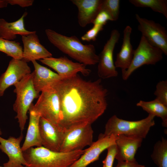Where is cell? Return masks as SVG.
<instances>
[{
	"mask_svg": "<svg viewBox=\"0 0 167 167\" xmlns=\"http://www.w3.org/2000/svg\"><path fill=\"white\" fill-rule=\"evenodd\" d=\"M99 79L86 80L78 74L62 78L50 87L56 91L60 105L59 126L65 131L92 124L107 106L108 90Z\"/></svg>",
	"mask_w": 167,
	"mask_h": 167,
	"instance_id": "1",
	"label": "cell"
},
{
	"mask_svg": "<svg viewBox=\"0 0 167 167\" xmlns=\"http://www.w3.org/2000/svg\"><path fill=\"white\" fill-rule=\"evenodd\" d=\"M45 32L52 44L79 63L85 66L98 63L99 56L93 45H84L75 36H67L51 29H46Z\"/></svg>",
	"mask_w": 167,
	"mask_h": 167,
	"instance_id": "2",
	"label": "cell"
},
{
	"mask_svg": "<svg viewBox=\"0 0 167 167\" xmlns=\"http://www.w3.org/2000/svg\"><path fill=\"white\" fill-rule=\"evenodd\" d=\"M84 150L70 152H57L42 146L32 147L23 152L25 167H69L83 153Z\"/></svg>",
	"mask_w": 167,
	"mask_h": 167,
	"instance_id": "3",
	"label": "cell"
},
{
	"mask_svg": "<svg viewBox=\"0 0 167 167\" xmlns=\"http://www.w3.org/2000/svg\"><path fill=\"white\" fill-rule=\"evenodd\" d=\"M33 71L14 85V92L16 94V98L13 109L16 113L15 118L18 120L21 132L24 130L28 119V111L34 99L38 98L40 95L33 84Z\"/></svg>",
	"mask_w": 167,
	"mask_h": 167,
	"instance_id": "4",
	"label": "cell"
},
{
	"mask_svg": "<svg viewBox=\"0 0 167 167\" xmlns=\"http://www.w3.org/2000/svg\"><path fill=\"white\" fill-rule=\"evenodd\" d=\"M155 117L149 114L145 118L136 121H130L112 116L107 122L105 126L104 137L119 135H135L145 138L150 128L155 124Z\"/></svg>",
	"mask_w": 167,
	"mask_h": 167,
	"instance_id": "5",
	"label": "cell"
},
{
	"mask_svg": "<svg viewBox=\"0 0 167 167\" xmlns=\"http://www.w3.org/2000/svg\"><path fill=\"white\" fill-rule=\"evenodd\" d=\"M163 52L152 45L142 35L137 48L134 50L131 63L127 70L122 73V79L126 80L137 69L144 65H155L163 58Z\"/></svg>",
	"mask_w": 167,
	"mask_h": 167,
	"instance_id": "6",
	"label": "cell"
},
{
	"mask_svg": "<svg viewBox=\"0 0 167 167\" xmlns=\"http://www.w3.org/2000/svg\"><path fill=\"white\" fill-rule=\"evenodd\" d=\"M33 110L49 122L59 125L60 105L56 91L50 87L41 92L36 104L31 105Z\"/></svg>",
	"mask_w": 167,
	"mask_h": 167,
	"instance_id": "7",
	"label": "cell"
},
{
	"mask_svg": "<svg viewBox=\"0 0 167 167\" xmlns=\"http://www.w3.org/2000/svg\"><path fill=\"white\" fill-rule=\"evenodd\" d=\"M92 124L78 126L66 131L60 152H67L83 150L93 142V131Z\"/></svg>",
	"mask_w": 167,
	"mask_h": 167,
	"instance_id": "8",
	"label": "cell"
},
{
	"mask_svg": "<svg viewBox=\"0 0 167 167\" xmlns=\"http://www.w3.org/2000/svg\"><path fill=\"white\" fill-rule=\"evenodd\" d=\"M135 17L139 23L138 30L152 45L167 55V32L165 27L154 21L142 18L138 14Z\"/></svg>",
	"mask_w": 167,
	"mask_h": 167,
	"instance_id": "9",
	"label": "cell"
},
{
	"mask_svg": "<svg viewBox=\"0 0 167 167\" xmlns=\"http://www.w3.org/2000/svg\"><path fill=\"white\" fill-rule=\"evenodd\" d=\"M120 36V33L117 30H113L109 39L98 55L97 74L100 79H108L118 75L113 62V55L114 47Z\"/></svg>",
	"mask_w": 167,
	"mask_h": 167,
	"instance_id": "10",
	"label": "cell"
},
{
	"mask_svg": "<svg viewBox=\"0 0 167 167\" xmlns=\"http://www.w3.org/2000/svg\"><path fill=\"white\" fill-rule=\"evenodd\" d=\"M39 130L42 146L52 151L59 152L66 131L59 125L41 117Z\"/></svg>",
	"mask_w": 167,
	"mask_h": 167,
	"instance_id": "11",
	"label": "cell"
},
{
	"mask_svg": "<svg viewBox=\"0 0 167 167\" xmlns=\"http://www.w3.org/2000/svg\"><path fill=\"white\" fill-rule=\"evenodd\" d=\"M40 61L54 70L63 78L75 75L78 72L81 73L84 76H88L91 72V70L87 68L84 64L74 62L66 57L58 58L52 57L40 60Z\"/></svg>",
	"mask_w": 167,
	"mask_h": 167,
	"instance_id": "12",
	"label": "cell"
},
{
	"mask_svg": "<svg viewBox=\"0 0 167 167\" xmlns=\"http://www.w3.org/2000/svg\"><path fill=\"white\" fill-rule=\"evenodd\" d=\"M31 72L26 62L12 58L6 70L0 76V96H3L8 88L14 85Z\"/></svg>",
	"mask_w": 167,
	"mask_h": 167,
	"instance_id": "13",
	"label": "cell"
},
{
	"mask_svg": "<svg viewBox=\"0 0 167 167\" xmlns=\"http://www.w3.org/2000/svg\"><path fill=\"white\" fill-rule=\"evenodd\" d=\"M116 136L113 135L104 137L102 134L98 139L84 150L79 158L69 167H88L91 163L98 160L101 153L111 145L115 144Z\"/></svg>",
	"mask_w": 167,
	"mask_h": 167,
	"instance_id": "14",
	"label": "cell"
},
{
	"mask_svg": "<svg viewBox=\"0 0 167 167\" xmlns=\"http://www.w3.org/2000/svg\"><path fill=\"white\" fill-rule=\"evenodd\" d=\"M24 135L21 133L17 138L10 136L6 139L0 135V150L8 157V160L3 164L4 167H25L26 162L20 144Z\"/></svg>",
	"mask_w": 167,
	"mask_h": 167,
	"instance_id": "15",
	"label": "cell"
},
{
	"mask_svg": "<svg viewBox=\"0 0 167 167\" xmlns=\"http://www.w3.org/2000/svg\"><path fill=\"white\" fill-rule=\"evenodd\" d=\"M143 139L135 135H119L116 136L118 161H131L136 160L135 155L141 145Z\"/></svg>",
	"mask_w": 167,
	"mask_h": 167,
	"instance_id": "16",
	"label": "cell"
},
{
	"mask_svg": "<svg viewBox=\"0 0 167 167\" xmlns=\"http://www.w3.org/2000/svg\"><path fill=\"white\" fill-rule=\"evenodd\" d=\"M21 36L23 61L27 62L52 57V54L40 43L36 32Z\"/></svg>",
	"mask_w": 167,
	"mask_h": 167,
	"instance_id": "17",
	"label": "cell"
},
{
	"mask_svg": "<svg viewBox=\"0 0 167 167\" xmlns=\"http://www.w3.org/2000/svg\"><path fill=\"white\" fill-rule=\"evenodd\" d=\"M78 10V21L79 25L84 27L92 23L101 11L103 0H71Z\"/></svg>",
	"mask_w": 167,
	"mask_h": 167,
	"instance_id": "18",
	"label": "cell"
},
{
	"mask_svg": "<svg viewBox=\"0 0 167 167\" xmlns=\"http://www.w3.org/2000/svg\"><path fill=\"white\" fill-rule=\"evenodd\" d=\"M34 68L33 83L36 90L39 93L49 87L53 83L63 78L36 61L32 62Z\"/></svg>",
	"mask_w": 167,
	"mask_h": 167,
	"instance_id": "19",
	"label": "cell"
},
{
	"mask_svg": "<svg viewBox=\"0 0 167 167\" xmlns=\"http://www.w3.org/2000/svg\"><path fill=\"white\" fill-rule=\"evenodd\" d=\"M28 13L24 12L17 20L8 22L3 18L0 19V37L9 41H13L17 35L26 36L35 32L29 31L25 27L24 19Z\"/></svg>",
	"mask_w": 167,
	"mask_h": 167,
	"instance_id": "20",
	"label": "cell"
},
{
	"mask_svg": "<svg viewBox=\"0 0 167 167\" xmlns=\"http://www.w3.org/2000/svg\"><path fill=\"white\" fill-rule=\"evenodd\" d=\"M28 111L29 124L24 141L21 148L23 152L34 146H42L39 130L41 116L33 110L31 106Z\"/></svg>",
	"mask_w": 167,
	"mask_h": 167,
	"instance_id": "21",
	"label": "cell"
},
{
	"mask_svg": "<svg viewBox=\"0 0 167 167\" xmlns=\"http://www.w3.org/2000/svg\"><path fill=\"white\" fill-rule=\"evenodd\" d=\"M131 32L132 28L129 26H126L124 30L122 44L114 63L116 68L121 69L122 73L128 68L133 57L134 50L130 40Z\"/></svg>",
	"mask_w": 167,
	"mask_h": 167,
	"instance_id": "22",
	"label": "cell"
},
{
	"mask_svg": "<svg viewBox=\"0 0 167 167\" xmlns=\"http://www.w3.org/2000/svg\"><path fill=\"white\" fill-rule=\"evenodd\" d=\"M136 106L141 107L149 114L160 117L162 120V125L167 127V106L157 99L148 101H140Z\"/></svg>",
	"mask_w": 167,
	"mask_h": 167,
	"instance_id": "23",
	"label": "cell"
},
{
	"mask_svg": "<svg viewBox=\"0 0 167 167\" xmlns=\"http://www.w3.org/2000/svg\"><path fill=\"white\" fill-rule=\"evenodd\" d=\"M151 157L159 167H167V140L162 137L155 144Z\"/></svg>",
	"mask_w": 167,
	"mask_h": 167,
	"instance_id": "24",
	"label": "cell"
},
{
	"mask_svg": "<svg viewBox=\"0 0 167 167\" xmlns=\"http://www.w3.org/2000/svg\"><path fill=\"white\" fill-rule=\"evenodd\" d=\"M23 50L22 47L19 42L0 37V51L8 56L15 59L22 60Z\"/></svg>",
	"mask_w": 167,
	"mask_h": 167,
	"instance_id": "25",
	"label": "cell"
},
{
	"mask_svg": "<svg viewBox=\"0 0 167 167\" xmlns=\"http://www.w3.org/2000/svg\"><path fill=\"white\" fill-rule=\"evenodd\" d=\"M129 2L136 7H149L154 11L162 14L167 19L166 0H129Z\"/></svg>",
	"mask_w": 167,
	"mask_h": 167,
	"instance_id": "26",
	"label": "cell"
},
{
	"mask_svg": "<svg viewBox=\"0 0 167 167\" xmlns=\"http://www.w3.org/2000/svg\"><path fill=\"white\" fill-rule=\"evenodd\" d=\"M120 2L119 0H103L101 11L106 12L112 21H116L119 16Z\"/></svg>",
	"mask_w": 167,
	"mask_h": 167,
	"instance_id": "27",
	"label": "cell"
},
{
	"mask_svg": "<svg viewBox=\"0 0 167 167\" xmlns=\"http://www.w3.org/2000/svg\"><path fill=\"white\" fill-rule=\"evenodd\" d=\"M154 94L158 100L167 106V81L162 80L159 82L156 86Z\"/></svg>",
	"mask_w": 167,
	"mask_h": 167,
	"instance_id": "28",
	"label": "cell"
},
{
	"mask_svg": "<svg viewBox=\"0 0 167 167\" xmlns=\"http://www.w3.org/2000/svg\"><path fill=\"white\" fill-rule=\"evenodd\" d=\"M107 153L105 159L103 161V167H113L117 153L116 144L111 145L107 148Z\"/></svg>",
	"mask_w": 167,
	"mask_h": 167,
	"instance_id": "29",
	"label": "cell"
},
{
	"mask_svg": "<svg viewBox=\"0 0 167 167\" xmlns=\"http://www.w3.org/2000/svg\"><path fill=\"white\" fill-rule=\"evenodd\" d=\"M103 27L99 25H93L91 29L81 36L82 40L86 41H95L98 33L103 29Z\"/></svg>",
	"mask_w": 167,
	"mask_h": 167,
	"instance_id": "30",
	"label": "cell"
},
{
	"mask_svg": "<svg viewBox=\"0 0 167 167\" xmlns=\"http://www.w3.org/2000/svg\"><path fill=\"white\" fill-rule=\"evenodd\" d=\"M108 20L112 21L109 15L105 11H101L98 14L92 23L93 25L104 26Z\"/></svg>",
	"mask_w": 167,
	"mask_h": 167,
	"instance_id": "31",
	"label": "cell"
},
{
	"mask_svg": "<svg viewBox=\"0 0 167 167\" xmlns=\"http://www.w3.org/2000/svg\"><path fill=\"white\" fill-rule=\"evenodd\" d=\"M6 1L8 4L18 5L22 7L32 6L34 2L33 0H6Z\"/></svg>",
	"mask_w": 167,
	"mask_h": 167,
	"instance_id": "32",
	"label": "cell"
},
{
	"mask_svg": "<svg viewBox=\"0 0 167 167\" xmlns=\"http://www.w3.org/2000/svg\"><path fill=\"white\" fill-rule=\"evenodd\" d=\"M116 167H145V166L139 164L135 160L131 161H118Z\"/></svg>",
	"mask_w": 167,
	"mask_h": 167,
	"instance_id": "33",
	"label": "cell"
},
{
	"mask_svg": "<svg viewBox=\"0 0 167 167\" xmlns=\"http://www.w3.org/2000/svg\"><path fill=\"white\" fill-rule=\"evenodd\" d=\"M8 4L6 0H0V8L6 7Z\"/></svg>",
	"mask_w": 167,
	"mask_h": 167,
	"instance_id": "34",
	"label": "cell"
},
{
	"mask_svg": "<svg viewBox=\"0 0 167 167\" xmlns=\"http://www.w3.org/2000/svg\"><path fill=\"white\" fill-rule=\"evenodd\" d=\"M2 132L1 128H0V135H1L2 134Z\"/></svg>",
	"mask_w": 167,
	"mask_h": 167,
	"instance_id": "35",
	"label": "cell"
},
{
	"mask_svg": "<svg viewBox=\"0 0 167 167\" xmlns=\"http://www.w3.org/2000/svg\"><path fill=\"white\" fill-rule=\"evenodd\" d=\"M0 167H4V166H0Z\"/></svg>",
	"mask_w": 167,
	"mask_h": 167,
	"instance_id": "36",
	"label": "cell"
}]
</instances>
